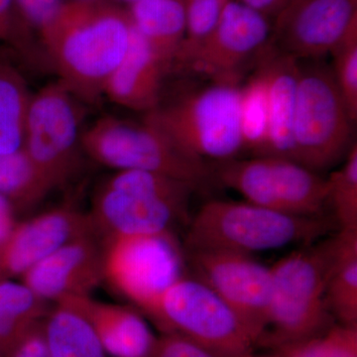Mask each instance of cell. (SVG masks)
Here are the masks:
<instances>
[{
	"label": "cell",
	"mask_w": 357,
	"mask_h": 357,
	"mask_svg": "<svg viewBox=\"0 0 357 357\" xmlns=\"http://www.w3.org/2000/svg\"><path fill=\"white\" fill-rule=\"evenodd\" d=\"M112 1L116 2V3H128V6H130V4L134 3V2L139 1V0H112Z\"/></svg>",
	"instance_id": "obj_38"
},
{
	"label": "cell",
	"mask_w": 357,
	"mask_h": 357,
	"mask_svg": "<svg viewBox=\"0 0 357 357\" xmlns=\"http://www.w3.org/2000/svg\"><path fill=\"white\" fill-rule=\"evenodd\" d=\"M335 244L333 237L307 245L270 267L271 298L261 340L279 349L319 337L328 323L326 291Z\"/></svg>",
	"instance_id": "obj_4"
},
{
	"label": "cell",
	"mask_w": 357,
	"mask_h": 357,
	"mask_svg": "<svg viewBox=\"0 0 357 357\" xmlns=\"http://www.w3.org/2000/svg\"><path fill=\"white\" fill-rule=\"evenodd\" d=\"M23 17L33 30L40 31L61 6V0H15Z\"/></svg>",
	"instance_id": "obj_34"
},
{
	"label": "cell",
	"mask_w": 357,
	"mask_h": 357,
	"mask_svg": "<svg viewBox=\"0 0 357 357\" xmlns=\"http://www.w3.org/2000/svg\"><path fill=\"white\" fill-rule=\"evenodd\" d=\"M77 310L88 319L109 357H154L158 338L146 321L128 307L74 296L56 303Z\"/></svg>",
	"instance_id": "obj_17"
},
{
	"label": "cell",
	"mask_w": 357,
	"mask_h": 357,
	"mask_svg": "<svg viewBox=\"0 0 357 357\" xmlns=\"http://www.w3.org/2000/svg\"><path fill=\"white\" fill-rule=\"evenodd\" d=\"M241 86L215 83L185 93L144 119L197 158L222 161L243 149L239 126Z\"/></svg>",
	"instance_id": "obj_6"
},
{
	"label": "cell",
	"mask_w": 357,
	"mask_h": 357,
	"mask_svg": "<svg viewBox=\"0 0 357 357\" xmlns=\"http://www.w3.org/2000/svg\"><path fill=\"white\" fill-rule=\"evenodd\" d=\"M31 98L20 70L0 59V155L13 153L24 147Z\"/></svg>",
	"instance_id": "obj_23"
},
{
	"label": "cell",
	"mask_w": 357,
	"mask_h": 357,
	"mask_svg": "<svg viewBox=\"0 0 357 357\" xmlns=\"http://www.w3.org/2000/svg\"><path fill=\"white\" fill-rule=\"evenodd\" d=\"M265 17H277L294 0H238Z\"/></svg>",
	"instance_id": "obj_36"
},
{
	"label": "cell",
	"mask_w": 357,
	"mask_h": 357,
	"mask_svg": "<svg viewBox=\"0 0 357 357\" xmlns=\"http://www.w3.org/2000/svg\"><path fill=\"white\" fill-rule=\"evenodd\" d=\"M239 126L243 149L265 156L269 142L267 83L261 68L241 86Z\"/></svg>",
	"instance_id": "obj_26"
},
{
	"label": "cell",
	"mask_w": 357,
	"mask_h": 357,
	"mask_svg": "<svg viewBox=\"0 0 357 357\" xmlns=\"http://www.w3.org/2000/svg\"><path fill=\"white\" fill-rule=\"evenodd\" d=\"M0 357H4V356H3V354H2V352H1V351H0Z\"/></svg>",
	"instance_id": "obj_41"
},
{
	"label": "cell",
	"mask_w": 357,
	"mask_h": 357,
	"mask_svg": "<svg viewBox=\"0 0 357 357\" xmlns=\"http://www.w3.org/2000/svg\"><path fill=\"white\" fill-rule=\"evenodd\" d=\"M270 35L267 17L230 0L213 31L181 67L215 83L238 84L239 72L266 47Z\"/></svg>",
	"instance_id": "obj_13"
},
{
	"label": "cell",
	"mask_w": 357,
	"mask_h": 357,
	"mask_svg": "<svg viewBox=\"0 0 357 357\" xmlns=\"http://www.w3.org/2000/svg\"><path fill=\"white\" fill-rule=\"evenodd\" d=\"M267 83L269 142L265 156L290 160L299 81V60L281 53L261 66Z\"/></svg>",
	"instance_id": "obj_19"
},
{
	"label": "cell",
	"mask_w": 357,
	"mask_h": 357,
	"mask_svg": "<svg viewBox=\"0 0 357 357\" xmlns=\"http://www.w3.org/2000/svg\"><path fill=\"white\" fill-rule=\"evenodd\" d=\"M59 82L82 102L95 103L131 43L128 8L112 0L62 2L38 32Z\"/></svg>",
	"instance_id": "obj_1"
},
{
	"label": "cell",
	"mask_w": 357,
	"mask_h": 357,
	"mask_svg": "<svg viewBox=\"0 0 357 357\" xmlns=\"http://www.w3.org/2000/svg\"><path fill=\"white\" fill-rule=\"evenodd\" d=\"M43 332L51 357H109L88 319L67 305L47 312Z\"/></svg>",
	"instance_id": "obj_21"
},
{
	"label": "cell",
	"mask_w": 357,
	"mask_h": 357,
	"mask_svg": "<svg viewBox=\"0 0 357 357\" xmlns=\"http://www.w3.org/2000/svg\"><path fill=\"white\" fill-rule=\"evenodd\" d=\"M4 278L3 274H2L1 265H0V279Z\"/></svg>",
	"instance_id": "obj_39"
},
{
	"label": "cell",
	"mask_w": 357,
	"mask_h": 357,
	"mask_svg": "<svg viewBox=\"0 0 357 357\" xmlns=\"http://www.w3.org/2000/svg\"><path fill=\"white\" fill-rule=\"evenodd\" d=\"M188 255L195 277L213 289L260 342L267 326L271 268L236 251L199 249Z\"/></svg>",
	"instance_id": "obj_12"
},
{
	"label": "cell",
	"mask_w": 357,
	"mask_h": 357,
	"mask_svg": "<svg viewBox=\"0 0 357 357\" xmlns=\"http://www.w3.org/2000/svg\"><path fill=\"white\" fill-rule=\"evenodd\" d=\"M331 70L352 121H357V25L330 54Z\"/></svg>",
	"instance_id": "obj_29"
},
{
	"label": "cell",
	"mask_w": 357,
	"mask_h": 357,
	"mask_svg": "<svg viewBox=\"0 0 357 357\" xmlns=\"http://www.w3.org/2000/svg\"><path fill=\"white\" fill-rule=\"evenodd\" d=\"M0 42L30 63L41 57L31 26L23 17L15 0H0Z\"/></svg>",
	"instance_id": "obj_30"
},
{
	"label": "cell",
	"mask_w": 357,
	"mask_h": 357,
	"mask_svg": "<svg viewBox=\"0 0 357 357\" xmlns=\"http://www.w3.org/2000/svg\"><path fill=\"white\" fill-rule=\"evenodd\" d=\"M4 357H51L44 337L43 319L28 328Z\"/></svg>",
	"instance_id": "obj_33"
},
{
	"label": "cell",
	"mask_w": 357,
	"mask_h": 357,
	"mask_svg": "<svg viewBox=\"0 0 357 357\" xmlns=\"http://www.w3.org/2000/svg\"><path fill=\"white\" fill-rule=\"evenodd\" d=\"M168 70L133 27L128 50L107 79L103 96L115 105L146 114L160 105Z\"/></svg>",
	"instance_id": "obj_18"
},
{
	"label": "cell",
	"mask_w": 357,
	"mask_h": 357,
	"mask_svg": "<svg viewBox=\"0 0 357 357\" xmlns=\"http://www.w3.org/2000/svg\"><path fill=\"white\" fill-rule=\"evenodd\" d=\"M344 164L326 178L328 197L340 231H357V145L354 143Z\"/></svg>",
	"instance_id": "obj_27"
},
{
	"label": "cell",
	"mask_w": 357,
	"mask_h": 357,
	"mask_svg": "<svg viewBox=\"0 0 357 357\" xmlns=\"http://www.w3.org/2000/svg\"><path fill=\"white\" fill-rule=\"evenodd\" d=\"M46 302L23 282L0 279V351L13 347L34 324L46 317Z\"/></svg>",
	"instance_id": "obj_24"
},
{
	"label": "cell",
	"mask_w": 357,
	"mask_h": 357,
	"mask_svg": "<svg viewBox=\"0 0 357 357\" xmlns=\"http://www.w3.org/2000/svg\"><path fill=\"white\" fill-rule=\"evenodd\" d=\"M154 357H223L178 333H165L158 338Z\"/></svg>",
	"instance_id": "obj_31"
},
{
	"label": "cell",
	"mask_w": 357,
	"mask_h": 357,
	"mask_svg": "<svg viewBox=\"0 0 357 357\" xmlns=\"http://www.w3.org/2000/svg\"><path fill=\"white\" fill-rule=\"evenodd\" d=\"M211 175L248 203L288 215L319 217L328 182L292 160L275 156L215 161Z\"/></svg>",
	"instance_id": "obj_8"
},
{
	"label": "cell",
	"mask_w": 357,
	"mask_h": 357,
	"mask_svg": "<svg viewBox=\"0 0 357 357\" xmlns=\"http://www.w3.org/2000/svg\"><path fill=\"white\" fill-rule=\"evenodd\" d=\"M154 321L163 333H178L223 357L246 356L257 344L241 317L195 276L169 287Z\"/></svg>",
	"instance_id": "obj_9"
},
{
	"label": "cell",
	"mask_w": 357,
	"mask_h": 357,
	"mask_svg": "<svg viewBox=\"0 0 357 357\" xmlns=\"http://www.w3.org/2000/svg\"><path fill=\"white\" fill-rule=\"evenodd\" d=\"M196 185L162 174L114 171L96 188L89 217L98 236L173 234L185 222Z\"/></svg>",
	"instance_id": "obj_2"
},
{
	"label": "cell",
	"mask_w": 357,
	"mask_h": 357,
	"mask_svg": "<svg viewBox=\"0 0 357 357\" xmlns=\"http://www.w3.org/2000/svg\"><path fill=\"white\" fill-rule=\"evenodd\" d=\"M128 10L134 29L171 70L185 37V0H139L128 6Z\"/></svg>",
	"instance_id": "obj_20"
},
{
	"label": "cell",
	"mask_w": 357,
	"mask_h": 357,
	"mask_svg": "<svg viewBox=\"0 0 357 357\" xmlns=\"http://www.w3.org/2000/svg\"><path fill=\"white\" fill-rule=\"evenodd\" d=\"M328 285V309L345 326L357 323V231H340Z\"/></svg>",
	"instance_id": "obj_22"
},
{
	"label": "cell",
	"mask_w": 357,
	"mask_h": 357,
	"mask_svg": "<svg viewBox=\"0 0 357 357\" xmlns=\"http://www.w3.org/2000/svg\"><path fill=\"white\" fill-rule=\"evenodd\" d=\"M324 357H357V326H337L321 337Z\"/></svg>",
	"instance_id": "obj_32"
},
{
	"label": "cell",
	"mask_w": 357,
	"mask_h": 357,
	"mask_svg": "<svg viewBox=\"0 0 357 357\" xmlns=\"http://www.w3.org/2000/svg\"><path fill=\"white\" fill-rule=\"evenodd\" d=\"M89 236L100 237L89 213L68 206L17 223L0 246L2 274L4 278L21 277L59 249Z\"/></svg>",
	"instance_id": "obj_15"
},
{
	"label": "cell",
	"mask_w": 357,
	"mask_h": 357,
	"mask_svg": "<svg viewBox=\"0 0 357 357\" xmlns=\"http://www.w3.org/2000/svg\"><path fill=\"white\" fill-rule=\"evenodd\" d=\"M352 121L328 66L300 65L290 160L319 173L345 158Z\"/></svg>",
	"instance_id": "obj_7"
},
{
	"label": "cell",
	"mask_w": 357,
	"mask_h": 357,
	"mask_svg": "<svg viewBox=\"0 0 357 357\" xmlns=\"http://www.w3.org/2000/svg\"><path fill=\"white\" fill-rule=\"evenodd\" d=\"M357 25V0H294L276 17L281 53L300 59L331 54Z\"/></svg>",
	"instance_id": "obj_14"
},
{
	"label": "cell",
	"mask_w": 357,
	"mask_h": 357,
	"mask_svg": "<svg viewBox=\"0 0 357 357\" xmlns=\"http://www.w3.org/2000/svg\"><path fill=\"white\" fill-rule=\"evenodd\" d=\"M230 0H185L187 30L175 65L182 66L218 24Z\"/></svg>",
	"instance_id": "obj_28"
},
{
	"label": "cell",
	"mask_w": 357,
	"mask_h": 357,
	"mask_svg": "<svg viewBox=\"0 0 357 357\" xmlns=\"http://www.w3.org/2000/svg\"><path fill=\"white\" fill-rule=\"evenodd\" d=\"M98 239L83 237L67 244L28 269L21 282L46 303L89 295L103 280V246Z\"/></svg>",
	"instance_id": "obj_16"
},
{
	"label": "cell",
	"mask_w": 357,
	"mask_h": 357,
	"mask_svg": "<svg viewBox=\"0 0 357 357\" xmlns=\"http://www.w3.org/2000/svg\"><path fill=\"white\" fill-rule=\"evenodd\" d=\"M280 357H324L321 337L307 338L279 347Z\"/></svg>",
	"instance_id": "obj_35"
},
{
	"label": "cell",
	"mask_w": 357,
	"mask_h": 357,
	"mask_svg": "<svg viewBox=\"0 0 357 357\" xmlns=\"http://www.w3.org/2000/svg\"><path fill=\"white\" fill-rule=\"evenodd\" d=\"M183 262L173 234L119 236L103 243V279L153 319L164 294L184 276Z\"/></svg>",
	"instance_id": "obj_10"
},
{
	"label": "cell",
	"mask_w": 357,
	"mask_h": 357,
	"mask_svg": "<svg viewBox=\"0 0 357 357\" xmlns=\"http://www.w3.org/2000/svg\"><path fill=\"white\" fill-rule=\"evenodd\" d=\"M14 211L13 204L0 194V246L6 243L17 225Z\"/></svg>",
	"instance_id": "obj_37"
},
{
	"label": "cell",
	"mask_w": 357,
	"mask_h": 357,
	"mask_svg": "<svg viewBox=\"0 0 357 357\" xmlns=\"http://www.w3.org/2000/svg\"><path fill=\"white\" fill-rule=\"evenodd\" d=\"M328 229L319 217H301L248 202L213 199L190 223L188 250L220 249L251 255L295 243L312 244Z\"/></svg>",
	"instance_id": "obj_3"
},
{
	"label": "cell",
	"mask_w": 357,
	"mask_h": 357,
	"mask_svg": "<svg viewBox=\"0 0 357 357\" xmlns=\"http://www.w3.org/2000/svg\"><path fill=\"white\" fill-rule=\"evenodd\" d=\"M241 357H256V356H251V354H246V356H241Z\"/></svg>",
	"instance_id": "obj_40"
},
{
	"label": "cell",
	"mask_w": 357,
	"mask_h": 357,
	"mask_svg": "<svg viewBox=\"0 0 357 357\" xmlns=\"http://www.w3.org/2000/svg\"><path fill=\"white\" fill-rule=\"evenodd\" d=\"M82 142L89 158L114 171L158 173L196 187L211 176L206 161L188 153L145 119L136 122L102 117L84 131Z\"/></svg>",
	"instance_id": "obj_5"
},
{
	"label": "cell",
	"mask_w": 357,
	"mask_h": 357,
	"mask_svg": "<svg viewBox=\"0 0 357 357\" xmlns=\"http://www.w3.org/2000/svg\"><path fill=\"white\" fill-rule=\"evenodd\" d=\"M52 191L24 149L0 155V194L14 208H28Z\"/></svg>",
	"instance_id": "obj_25"
},
{
	"label": "cell",
	"mask_w": 357,
	"mask_h": 357,
	"mask_svg": "<svg viewBox=\"0 0 357 357\" xmlns=\"http://www.w3.org/2000/svg\"><path fill=\"white\" fill-rule=\"evenodd\" d=\"M79 102L59 81L32 95L23 149L52 190L69 182L84 152Z\"/></svg>",
	"instance_id": "obj_11"
}]
</instances>
